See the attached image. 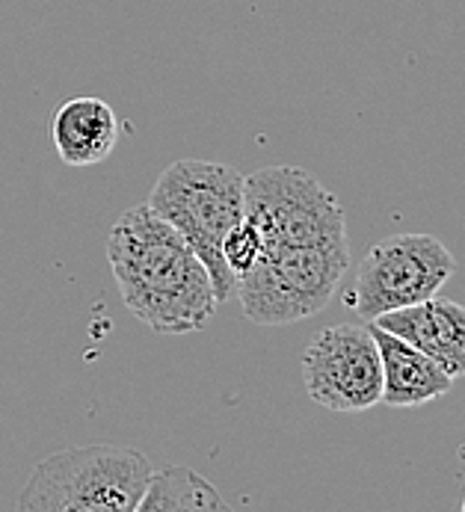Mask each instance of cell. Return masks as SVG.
I'll use <instances>...</instances> for the list:
<instances>
[{
	"mask_svg": "<svg viewBox=\"0 0 465 512\" xmlns=\"http://www.w3.org/2000/svg\"><path fill=\"white\" fill-rule=\"evenodd\" d=\"M205 512L229 510L220 492L187 465H172L155 471L137 512Z\"/></svg>",
	"mask_w": 465,
	"mask_h": 512,
	"instance_id": "8fae6325",
	"label": "cell"
},
{
	"mask_svg": "<svg viewBox=\"0 0 465 512\" xmlns=\"http://www.w3.org/2000/svg\"><path fill=\"white\" fill-rule=\"evenodd\" d=\"M463 512H465V498H463Z\"/></svg>",
	"mask_w": 465,
	"mask_h": 512,
	"instance_id": "4fadbf2b",
	"label": "cell"
},
{
	"mask_svg": "<svg viewBox=\"0 0 465 512\" xmlns=\"http://www.w3.org/2000/svg\"><path fill=\"white\" fill-rule=\"evenodd\" d=\"M261 252H264V237L255 228V222H249L246 217L237 222L223 240V261L237 279L246 270H252V264L261 258Z\"/></svg>",
	"mask_w": 465,
	"mask_h": 512,
	"instance_id": "7c38bea8",
	"label": "cell"
},
{
	"mask_svg": "<svg viewBox=\"0 0 465 512\" xmlns=\"http://www.w3.org/2000/svg\"><path fill=\"white\" fill-rule=\"evenodd\" d=\"M454 270L457 261L439 237L391 234L365 252L350 305L365 323H371L380 314L436 296Z\"/></svg>",
	"mask_w": 465,
	"mask_h": 512,
	"instance_id": "8992f818",
	"label": "cell"
},
{
	"mask_svg": "<svg viewBox=\"0 0 465 512\" xmlns=\"http://www.w3.org/2000/svg\"><path fill=\"white\" fill-rule=\"evenodd\" d=\"M371 323L427 353L448 376H465V305L460 302L436 293L424 302L380 314Z\"/></svg>",
	"mask_w": 465,
	"mask_h": 512,
	"instance_id": "ba28073f",
	"label": "cell"
},
{
	"mask_svg": "<svg viewBox=\"0 0 465 512\" xmlns=\"http://www.w3.org/2000/svg\"><path fill=\"white\" fill-rule=\"evenodd\" d=\"M243 217L255 222L264 246L347 243L338 199L300 166H267L243 175Z\"/></svg>",
	"mask_w": 465,
	"mask_h": 512,
	"instance_id": "5b68a950",
	"label": "cell"
},
{
	"mask_svg": "<svg viewBox=\"0 0 465 512\" xmlns=\"http://www.w3.org/2000/svg\"><path fill=\"white\" fill-rule=\"evenodd\" d=\"M51 137L66 166H95L119 143V122L107 101L72 98L57 107Z\"/></svg>",
	"mask_w": 465,
	"mask_h": 512,
	"instance_id": "30bf717a",
	"label": "cell"
},
{
	"mask_svg": "<svg viewBox=\"0 0 465 512\" xmlns=\"http://www.w3.org/2000/svg\"><path fill=\"white\" fill-rule=\"evenodd\" d=\"M146 205L205 264L217 302H229L237 291V276L223 261V240L243 220V175L217 160L184 157L160 172Z\"/></svg>",
	"mask_w": 465,
	"mask_h": 512,
	"instance_id": "7a4b0ae2",
	"label": "cell"
},
{
	"mask_svg": "<svg viewBox=\"0 0 465 512\" xmlns=\"http://www.w3.org/2000/svg\"><path fill=\"white\" fill-rule=\"evenodd\" d=\"M309 397L329 412H368L383 397V362L371 326L335 323L320 329L303 353Z\"/></svg>",
	"mask_w": 465,
	"mask_h": 512,
	"instance_id": "52a82bcc",
	"label": "cell"
},
{
	"mask_svg": "<svg viewBox=\"0 0 465 512\" xmlns=\"http://www.w3.org/2000/svg\"><path fill=\"white\" fill-rule=\"evenodd\" d=\"M152 462L122 444H75L42 459L27 477L21 512H137Z\"/></svg>",
	"mask_w": 465,
	"mask_h": 512,
	"instance_id": "3957f363",
	"label": "cell"
},
{
	"mask_svg": "<svg viewBox=\"0 0 465 512\" xmlns=\"http://www.w3.org/2000/svg\"><path fill=\"white\" fill-rule=\"evenodd\" d=\"M107 261L125 308L157 335L202 332L217 291L187 240L149 205L125 211L107 237Z\"/></svg>",
	"mask_w": 465,
	"mask_h": 512,
	"instance_id": "6da1fadb",
	"label": "cell"
},
{
	"mask_svg": "<svg viewBox=\"0 0 465 512\" xmlns=\"http://www.w3.org/2000/svg\"><path fill=\"white\" fill-rule=\"evenodd\" d=\"M350 246H264L261 258L237 279V299L246 320L258 326H288L329 305L344 273Z\"/></svg>",
	"mask_w": 465,
	"mask_h": 512,
	"instance_id": "277c9868",
	"label": "cell"
},
{
	"mask_svg": "<svg viewBox=\"0 0 465 512\" xmlns=\"http://www.w3.org/2000/svg\"><path fill=\"white\" fill-rule=\"evenodd\" d=\"M383 362V397L380 403L394 409H415L445 397L454 388V376H448L427 353L406 344L403 338L368 323Z\"/></svg>",
	"mask_w": 465,
	"mask_h": 512,
	"instance_id": "9c48e42d",
	"label": "cell"
}]
</instances>
